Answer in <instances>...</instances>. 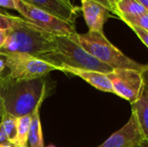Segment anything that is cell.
<instances>
[{
  "label": "cell",
  "instance_id": "obj_6",
  "mask_svg": "<svg viewBox=\"0 0 148 147\" xmlns=\"http://www.w3.org/2000/svg\"><path fill=\"white\" fill-rule=\"evenodd\" d=\"M114 94L127 101L131 105L140 100L146 91L143 72L128 68H114L107 74Z\"/></svg>",
  "mask_w": 148,
  "mask_h": 147
},
{
  "label": "cell",
  "instance_id": "obj_31",
  "mask_svg": "<svg viewBox=\"0 0 148 147\" xmlns=\"http://www.w3.org/2000/svg\"><path fill=\"white\" fill-rule=\"evenodd\" d=\"M65 1H66V2H68V3H71V2H70V0H65Z\"/></svg>",
  "mask_w": 148,
  "mask_h": 147
},
{
  "label": "cell",
  "instance_id": "obj_19",
  "mask_svg": "<svg viewBox=\"0 0 148 147\" xmlns=\"http://www.w3.org/2000/svg\"><path fill=\"white\" fill-rule=\"evenodd\" d=\"M128 26L137 35V36L140 39V41L148 48V30L135 25H128Z\"/></svg>",
  "mask_w": 148,
  "mask_h": 147
},
{
  "label": "cell",
  "instance_id": "obj_32",
  "mask_svg": "<svg viewBox=\"0 0 148 147\" xmlns=\"http://www.w3.org/2000/svg\"><path fill=\"white\" fill-rule=\"evenodd\" d=\"M64 1H65V0H64ZM65 2H66V1H65ZM66 3H68V2H66Z\"/></svg>",
  "mask_w": 148,
  "mask_h": 147
},
{
  "label": "cell",
  "instance_id": "obj_27",
  "mask_svg": "<svg viewBox=\"0 0 148 147\" xmlns=\"http://www.w3.org/2000/svg\"><path fill=\"white\" fill-rule=\"evenodd\" d=\"M143 75H144V78H145V81L146 80H148V64H147V69L143 72Z\"/></svg>",
  "mask_w": 148,
  "mask_h": 147
},
{
  "label": "cell",
  "instance_id": "obj_10",
  "mask_svg": "<svg viewBox=\"0 0 148 147\" xmlns=\"http://www.w3.org/2000/svg\"><path fill=\"white\" fill-rule=\"evenodd\" d=\"M82 12L88 31L103 33V27L110 16V10L96 0L82 2Z\"/></svg>",
  "mask_w": 148,
  "mask_h": 147
},
{
  "label": "cell",
  "instance_id": "obj_7",
  "mask_svg": "<svg viewBox=\"0 0 148 147\" xmlns=\"http://www.w3.org/2000/svg\"><path fill=\"white\" fill-rule=\"evenodd\" d=\"M16 10L26 20L56 36H69L76 32L75 23L64 21L49 12L17 0Z\"/></svg>",
  "mask_w": 148,
  "mask_h": 147
},
{
  "label": "cell",
  "instance_id": "obj_23",
  "mask_svg": "<svg viewBox=\"0 0 148 147\" xmlns=\"http://www.w3.org/2000/svg\"><path fill=\"white\" fill-rule=\"evenodd\" d=\"M0 119H1V116H0ZM0 145H12L8 141L5 134L3 133V130L2 125H1V120H0Z\"/></svg>",
  "mask_w": 148,
  "mask_h": 147
},
{
  "label": "cell",
  "instance_id": "obj_29",
  "mask_svg": "<svg viewBox=\"0 0 148 147\" xmlns=\"http://www.w3.org/2000/svg\"><path fill=\"white\" fill-rule=\"evenodd\" d=\"M113 2H114V3H115V5H116V3H117L119 2V0H113Z\"/></svg>",
  "mask_w": 148,
  "mask_h": 147
},
{
  "label": "cell",
  "instance_id": "obj_9",
  "mask_svg": "<svg viewBox=\"0 0 148 147\" xmlns=\"http://www.w3.org/2000/svg\"><path fill=\"white\" fill-rule=\"evenodd\" d=\"M23 2L49 12L61 19L75 23V19L79 16L82 10L80 7L68 3L64 0H22Z\"/></svg>",
  "mask_w": 148,
  "mask_h": 147
},
{
  "label": "cell",
  "instance_id": "obj_26",
  "mask_svg": "<svg viewBox=\"0 0 148 147\" xmlns=\"http://www.w3.org/2000/svg\"><path fill=\"white\" fill-rule=\"evenodd\" d=\"M1 76H0V80H1ZM4 112V109H3V102H2V100H1V97H0V115L3 114V113Z\"/></svg>",
  "mask_w": 148,
  "mask_h": 147
},
{
  "label": "cell",
  "instance_id": "obj_18",
  "mask_svg": "<svg viewBox=\"0 0 148 147\" xmlns=\"http://www.w3.org/2000/svg\"><path fill=\"white\" fill-rule=\"evenodd\" d=\"M15 16L0 11V29H10L13 26Z\"/></svg>",
  "mask_w": 148,
  "mask_h": 147
},
{
  "label": "cell",
  "instance_id": "obj_30",
  "mask_svg": "<svg viewBox=\"0 0 148 147\" xmlns=\"http://www.w3.org/2000/svg\"><path fill=\"white\" fill-rule=\"evenodd\" d=\"M45 147H56L55 146H53V145H49V146H47Z\"/></svg>",
  "mask_w": 148,
  "mask_h": 147
},
{
  "label": "cell",
  "instance_id": "obj_35",
  "mask_svg": "<svg viewBox=\"0 0 148 147\" xmlns=\"http://www.w3.org/2000/svg\"><path fill=\"white\" fill-rule=\"evenodd\" d=\"M147 93H148V92H147Z\"/></svg>",
  "mask_w": 148,
  "mask_h": 147
},
{
  "label": "cell",
  "instance_id": "obj_24",
  "mask_svg": "<svg viewBox=\"0 0 148 147\" xmlns=\"http://www.w3.org/2000/svg\"><path fill=\"white\" fill-rule=\"evenodd\" d=\"M5 67H6V66H5L4 60L0 58V73H2V72L3 71V69H4V68H5Z\"/></svg>",
  "mask_w": 148,
  "mask_h": 147
},
{
  "label": "cell",
  "instance_id": "obj_13",
  "mask_svg": "<svg viewBox=\"0 0 148 147\" xmlns=\"http://www.w3.org/2000/svg\"><path fill=\"white\" fill-rule=\"evenodd\" d=\"M44 100V99H43ZM42 100L35 107L31 113L30 126L28 136V145L29 147H45L43 143V136L42 125L40 120V108L43 102Z\"/></svg>",
  "mask_w": 148,
  "mask_h": 147
},
{
  "label": "cell",
  "instance_id": "obj_3",
  "mask_svg": "<svg viewBox=\"0 0 148 147\" xmlns=\"http://www.w3.org/2000/svg\"><path fill=\"white\" fill-rule=\"evenodd\" d=\"M69 37L92 56L112 68H128L141 72L147 69V65L134 61L113 45L104 33L88 31L84 34L75 33Z\"/></svg>",
  "mask_w": 148,
  "mask_h": 147
},
{
  "label": "cell",
  "instance_id": "obj_33",
  "mask_svg": "<svg viewBox=\"0 0 148 147\" xmlns=\"http://www.w3.org/2000/svg\"><path fill=\"white\" fill-rule=\"evenodd\" d=\"M83 1H85V0H81V2H83Z\"/></svg>",
  "mask_w": 148,
  "mask_h": 147
},
{
  "label": "cell",
  "instance_id": "obj_11",
  "mask_svg": "<svg viewBox=\"0 0 148 147\" xmlns=\"http://www.w3.org/2000/svg\"><path fill=\"white\" fill-rule=\"evenodd\" d=\"M56 69L57 71H61L68 75L78 76L82 78V80H84L85 81H87L92 87L95 88L96 89L100 91L114 94L111 81L108 79L107 74L98 72V71H94V70L75 68L68 67V66L56 67Z\"/></svg>",
  "mask_w": 148,
  "mask_h": 147
},
{
  "label": "cell",
  "instance_id": "obj_21",
  "mask_svg": "<svg viewBox=\"0 0 148 147\" xmlns=\"http://www.w3.org/2000/svg\"><path fill=\"white\" fill-rule=\"evenodd\" d=\"M9 32H10V29H0V49H2L5 45L9 36Z\"/></svg>",
  "mask_w": 148,
  "mask_h": 147
},
{
  "label": "cell",
  "instance_id": "obj_34",
  "mask_svg": "<svg viewBox=\"0 0 148 147\" xmlns=\"http://www.w3.org/2000/svg\"><path fill=\"white\" fill-rule=\"evenodd\" d=\"M0 116H1V115H0Z\"/></svg>",
  "mask_w": 148,
  "mask_h": 147
},
{
  "label": "cell",
  "instance_id": "obj_8",
  "mask_svg": "<svg viewBox=\"0 0 148 147\" xmlns=\"http://www.w3.org/2000/svg\"><path fill=\"white\" fill-rule=\"evenodd\" d=\"M141 134L136 116L132 113L127 124L114 133L106 141L97 147H142Z\"/></svg>",
  "mask_w": 148,
  "mask_h": 147
},
{
  "label": "cell",
  "instance_id": "obj_20",
  "mask_svg": "<svg viewBox=\"0 0 148 147\" xmlns=\"http://www.w3.org/2000/svg\"><path fill=\"white\" fill-rule=\"evenodd\" d=\"M17 0H0V7L16 10Z\"/></svg>",
  "mask_w": 148,
  "mask_h": 147
},
{
  "label": "cell",
  "instance_id": "obj_5",
  "mask_svg": "<svg viewBox=\"0 0 148 147\" xmlns=\"http://www.w3.org/2000/svg\"><path fill=\"white\" fill-rule=\"evenodd\" d=\"M0 56L9 68L8 76L14 80H32L43 78L56 70L50 63L29 54L0 50Z\"/></svg>",
  "mask_w": 148,
  "mask_h": 147
},
{
  "label": "cell",
  "instance_id": "obj_22",
  "mask_svg": "<svg viewBox=\"0 0 148 147\" xmlns=\"http://www.w3.org/2000/svg\"><path fill=\"white\" fill-rule=\"evenodd\" d=\"M96 1L106 6L108 9H109L112 13L115 12V3L113 2V0H96Z\"/></svg>",
  "mask_w": 148,
  "mask_h": 147
},
{
  "label": "cell",
  "instance_id": "obj_4",
  "mask_svg": "<svg viewBox=\"0 0 148 147\" xmlns=\"http://www.w3.org/2000/svg\"><path fill=\"white\" fill-rule=\"evenodd\" d=\"M56 39L57 44L56 51L41 55L38 58L55 67L68 66L104 74H108L114 69L92 56L69 36H56Z\"/></svg>",
  "mask_w": 148,
  "mask_h": 147
},
{
  "label": "cell",
  "instance_id": "obj_25",
  "mask_svg": "<svg viewBox=\"0 0 148 147\" xmlns=\"http://www.w3.org/2000/svg\"><path fill=\"white\" fill-rule=\"evenodd\" d=\"M143 6L144 8L148 11V0H138Z\"/></svg>",
  "mask_w": 148,
  "mask_h": 147
},
{
  "label": "cell",
  "instance_id": "obj_15",
  "mask_svg": "<svg viewBox=\"0 0 148 147\" xmlns=\"http://www.w3.org/2000/svg\"><path fill=\"white\" fill-rule=\"evenodd\" d=\"M1 125L8 141L16 146L17 136V117L3 112L1 115Z\"/></svg>",
  "mask_w": 148,
  "mask_h": 147
},
{
  "label": "cell",
  "instance_id": "obj_28",
  "mask_svg": "<svg viewBox=\"0 0 148 147\" xmlns=\"http://www.w3.org/2000/svg\"><path fill=\"white\" fill-rule=\"evenodd\" d=\"M0 147H16L13 145H0Z\"/></svg>",
  "mask_w": 148,
  "mask_h": 147
},
{
  "label": "cell",
  "instance_id": "obj_12",
  "mask_svg": "<svg viewBox=\"0 0 148 147\" xmlns=\"http://www.w3.org/2000/svg\"><path fill=\"white\" fill-rule=\"evenodd\" d=\"M148 90L136 103L132 104V113L136 116L143 136L142 147H148Z\"/></svg>",
  "mask_w": 148,
  "mask_h": 147
},
{
  "label": "cell",
  "instance_id": "obj_1",
  "mask_svg": "<svg viewBox=\"0 0 148 147\" xmlns=\"http://www.w3.org/2000/svg\"><path fill=\"white\" fill-rule=\"evenodd\" d=\"M46 91L44 77L14 80L7 75L0 80V97L4 112L17 118L31 114L36 105L45 98Z\"/></svg>",
  "mask_w": 148,
  "mask_h": 147
},
{
  "label": "cell",
  "instance_id": "obj_2",
  "mask_svg": "<svg viewBox=\"0 0 148 147\" xmlns=\"http://www.w3.org/2000/svg\"><path fill=\"white\" fill-rule=\"evenodd\" d=\"M56 36H54L23 17L15 16L5 45L0 50L29 54L38 57L56 51Z\"/></svg>",
  "mask_w": 148,
  "mask_h": 147
},
{
  "label": "cell",
  "instance_id": "obj_14",
  "mask_svg": "<svg viewBox=\"0 0 148 147\" xmlns=\"http://www.w3.org/2000/svg\"><path fill=\"white\" fill-rule=\"evenodd\" d=\"M147 12L138 0H119L115 5L114 14L119 17L139 16Z\"/></svg>",
  "mask_w": 148,
  "mask_h": 147
},
{
  "label": "cell",
  "instance_id": "obj_16",
  "mask_svg": "<svg viewBox=\"0 0 148 147\" xmlns=\"http://www.w3.org/2000/svg\"><path fill=\"white\" fill-rule=\"evenodd\" d=\"M31 114L17 118V136L16 147H28V136L30 126Z\"/></svg>",
  "mask_w": 148,
  "mask_h": 147
},
{
  "label": "cell",
  "instance_id": "obj_17",
  "mask_svg": "<svg viewBox=\"0 0 148 147\" xmlns=\"http://www.w3.org/2000/svg\"><path fill=\"white\" fill-rule=\"evenodd\" d=\"M119 18L127 25H135L148 30V12L139 16H119Z\"/></svg>",
  "mask_w": 148,
  "mask_h": 147
}]
</instances>
